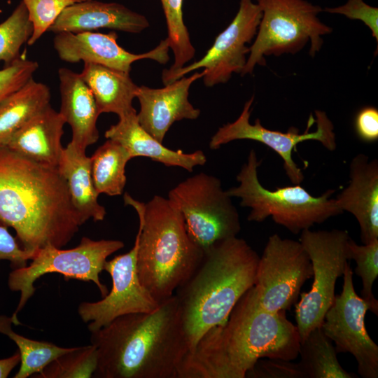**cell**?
Wrapping results in <instances>:
<instances>
[{"mask_svg": "<svg viewBox=\"0 0 378 378\" xmlns=\"http://www.w3.org/2000/svg\"><path fill=\"white\" fill-rule=\"evenodd\" d=\"M300 347L298 328L286 311L265 309L253 286L227 321L209 330L186 354L177 378H245L259 359L291 361Z\"/></svg>", "mask_w": 378, "mask_h": 378, "instance_id": "6da1fadb", "label": "cell"}, {"mask_svg": "<svg viewBox=\"0 0 378 378\" xmlns=\"http://www.w3.org/2000/svg\"><path fill=\"white\" fill-rule=\"evenodd\" d=\"M58 171L65 180L73 206L86 222L103 220L106 211L98 202L91 172V158L71 142L63 149Z\"/></svg>", "mask_w": 378, "mask_h": 378, "instance_id": "603a6c76", "label": "cell"}, {"mask_svg": "<svg viewBox=\"0 0 378 378\" xmlns=\"http://www.w3.org/2000/svg\"><path fill=\"white\" fill-rule=\"evenodd\" d=\"M323 11L341 14L350 20L362 21L371 31L372 36L378 43V8L371 6L363 0H348L340 6L325 8Z\"/></svg>", "mask_w": 378, "mask_h": 378, "instance_id": "e575fe53", "label": "cell"}, {"mask_svg": "<svg viewBox=\"0 0 378 378\" xmlns=\"http://www.w3.org/2000/svg\"><path fill=\"white\" fill-rule=\"evenodd\" d=\"M33 31L27 8L21 0L10 15L0 23V61L9 66L20 57L21 47Z\"/></svg>", "mask_w": 378, "mask_h": 378, "instance_id": "4dcf8cb0", "label": "cell"}, {"mask_svg": "<svg viewBox=\"0 0 378 378\" xmlns=\"http://www.w3.org/2000/svg\"><path fill=\"white\" fill-rule=\"evenodd\" d=\"M115 31L102 34L93 31L57 33L53 46L59 57L66 62H85L101 64L130 73L133 62L150 59L162 64L169 59V46L167 38L149 52L134 54L120 46Z\"/></svg>", "mask_w": 378, "mask_h": 378, "instance_id": "2e32d148", "label": "cell"}, {"mask_svg": "<svg viewBox=\"0 0 378 378\" xmlns=\"http://www.w3.org/2000/svg\"><path fill=\"white\" fill-rule=\"evenodd\" d=\"M90 158L92 178L97 194L122 195L126 183L125 167L132 159L128 151L115 141L107 139Z\"/></svg>", "mask_w": 378, "mask_h": 378, "instance_id": "484cf974", "label": "cell"}, {"mask_svg": "<svg viewBox=\"0 0 378 378\" xmlns=\"http://www.w3.org/2000/svg\"><path fill=\"white\" fill-rule=\"evenodd\" d=\"M35 252L24 250L7 227L0 225V260H9L13 270L21 268L27 265V261L33 258Z\"/></svg>", "mask_w": 378, "mask_h": 378, "instance_id": "8d00e7d4", "label": "cell"}, {"mask_svg": "<svg viewBox=\"0 0 378 378\" xmlns=\"http://www.w3.org/2000/svg\"><path fill=\"white\" fill-rule=\"evenodd\" d=\"M27 8L33 31L27 41L34 44L53 24L62 12L69 6L83 0H22Z\"/></svg>", "mask_w": 378, "mask_h": 378, "instance_id": "d6a6232c", "label": "cell"}, {"mask_svg": "<svg viewBox=\"0 0 378 378\" xmlns=\"http://www.w3.org/2000/svg\"><path fill=\"white\" fill-rule=\"evenodd\" d=\"M138 244L136 234L129 252L106 261L104 270L111 277V291L99 301L79 304L78 314L83 321L89 323L90 332L100 329L119 316L151 312L160 305L139 280L136 270Z\"/></svg>", "mask_w": 378, "mask_h": 378, "instance_id": "9a60e30c", "label": "cell"}, {"mask_svg": "<svg viewBox=\"0 0 378 378\" xmlns=\"http://www.w3.org/2000/svg\"><path fill=\"white\" fill-rule=\"evenodd\" d=\"M342 291L335 295L326 312L321 328L335 344L337 354L349 353L357 362L363 378L378 377V346L368 335L365 323L370 304L359 297L354 288L353 271L346 264Z\"/></svg>", "mask_w": 378, "mask_h": 378, "instance_id": "5bb4252c", "label": "cell"}, {"mask_svg": "<svg viewBox=\"0 0 378 378\" xmlns=\"http://www.w3.org/2000/svg\"><path fill=\"white\" fill-rule=\"evenodd\" d=\"M298 362L306 378H355L340 364L332 342L321 326L313 330L300 343Z\"/></svg>", "mask_w": 378, "mask_h": 378, "instance_id": "4316f807", "label": "cell"}, {"mask_svg": "<svg viewBox=\"0 0 378 378\" xmlns=\"http://www.w3.org/2000/svg\"><path fill=\"white\" fill-rule=\"evenodd\" d=\"M118 117V122L111 125L104 136L122 146L132 158L146 157L167 167H180L189 172L206 162V157L201 150L187 153L180 149L174 150L164 146L142 128L135 108Z\"/></svg>", "mask_w": 378, "mask_h": 378, "instance_id": "ffe728a7", "label": "cell"}, {"mask_svg": "<svg viewBox=\"0 0 378 378\" xmlns=\"http://www.w3.org/2000/svg\"><path fill=\"white\" fill-rule=\"evenodd\" d=\"M165 16L169 48L173 51L174 62L169 70L180 69L195 55L190 34L183 22V0H160Z\"/></svg>", "mask_w": 378, "mask_h": 378, "instance_id": "f546056e", "label": "cell"}, {"mask_svg": "<svg viewBox=\"0 0 378 378\" xmlns=\"http://www.w3.org/2000/svg\"><path fill=\"white\" fill-rule=\"evenodd\" d=\"M12 323L11 316L0 315V333L7 335L16 344L20 355V367L14 378H27L39 373L57 357L74 349L27 338L13 331Z\"/></svg>", "mask_w": 378, "mask_h": 378, "instance_id": "83f0119b", "label": "cell"}, {"mask_svg": "<svg viewBox=\"0 0 378 378\" xmlns=\"http://www.w3.org/2000/svg\"><path fill=\"white\" fill-rule=\"evenodd\" d=\"M342 211L351 214L360 229L363 244L378 240V161L355 155L349 166V182L336 197Z\"/></svg>", "mask_w": 378, "mask_h": 378, "instance_id": "ac0fdd59", "label": "cell"}, {"mask_svg": "<svg viewBox=\"0 0 378 378\" xmlns=\"http://www.w3.org/2000/svg\"><path fill=\"white\" fill-rule=\"evenodd\" d=\"M65 123L60 113L50 105L18 130L6 147L33 161L57 168L64 149L61 139Z\"/></svg>", "mask_w": 378, "mask_h": 378, "instance_id": "7402d4cb", "label": "cell"}, {"mask_svg": "<svg viewBox=\"0 0 378 378\" xmlns=\"http://www.w3.org/2000/svg\"><path fill=\"white\" fill-rule=\"evenodd\" d=\"M167 198L178 209L189 236L204 252L241 230L237 209L214 176L201 172L190 176L173 188Z\"/></svg>", "mask_w": 378, "mask_h": 378, "instance_id": "9c48e42d", "label": "cell"}, {"mask_svg": "<svg viewBox=\"0 0 378 378\" xmlns=\"http://www.w3.org/2000/svg\"><path fill=\"white\" fill-rule=\"evenodd\" d=\"M90 332L95 378H177L189 351L174 294L151 312L123 315Z\"/></svg>", "mask_w": 378, "mask_h": 378, "instance_id": "3957f363", "label": "cell"}, {"mask_svg": "<svg viewBox=\"0 0 378 378\" xmlns=\"http://www.w3.org/2000/svg\"><path fill=\"white\" fill-rule=\"evenodd\" d=\"M204 74V71L195 72L162 88L139 86L136 95L140 104L137 119L142 128L162 143L175 122L197 118L201 111L189 102V89L192 83L202 78Z\"/></svg>", "mask_w": 378, "mask_h": 378, "instance_id": "e0dca14e", "label": "cell"}, {"mask_svg": "<svg viewBox=\"0 0 378 378\" xmlns=\"http://www.w3.org/2000/svg\"><path fill=\"white\" fill-rule=\"evenodd\" d=\"M80 76L91 90L99 114L113 113L120 116L134 108L132 101L139 86L130 73L85 62Z\"/></svg>", "mask_w": 378, "mask_h": 378, "instance_id": "cb8c5ba5", "label": "cell"}, {"mask_svg": "<svg viewBox=\"0 0 378 378\" xmlns=\"http://www.w3.org/2000/svg\"><path fill=\"white\" fill-rule=\"evenodd\" d=\"M260 256L244 239L219 241L204 252L191 276L175 291L189 351L211 328L224 323L251 288Z\"/></svg>", "mask_w": 378, "mask_h": 378, "instance_id": "277c9868", "label": "cell"}, {"mask_svg": "<svg viewBox=\"0 0 378 378\" xmlns=\"http://www.w3.org/2000/svg\"><path fill=\"white\" fill-rule=\"evenodd\" d=\"M246 377L306 378L298 363L279 359H259Z\"/></svg>", "mask_w": 378, "mask_h": 378, "instance_id": "d590c367", "label": "cell"}, {"mask_svg": "<svg viewBox=\"0 0 378 378\" xmlns=\"http://www.w3.org/2000/svg\"><path fill=\"white\" fill-rule=\"evenodd\" d=\"M61 95L60 114L72 130L70 141L78 148H86L99 137L97 120L100 115L94 96L80 76L62 67L58 70Z\"/></svg>", "mask_w": 378, "mask_h": 378, "instance_id": "44dd1931", "label": "cell"}, {"mask_svg": "<svg viewBox=\"0 0 378 378\" xmlns=\"http://www.w3.org/2000/svg\"><path fill=\"white\" fill-rule=\"evenodd\" d=\"M346 230L301 232L300 241L310 258L314 281L307 293H301L295 305L297 328L302 342L315 328L321 327L325 315L333 303L337 279L343 276L349 260Z\"/></svg>", "mask_w": 378, "mask_h": 378, "instance_id": "30bf717a", "label": "cell"}, {"mask_svg": "<svg viewBox=\"0 0 378 378\" xmlns=\"http://www.w3.org/2000/svg\"><path fill=\"white\" fill-rule=\"evenodd\" d=\"M38 67L36 62L20 56L0 69V102L31 78Z\"/></svg>", "mask_w": 378, "mask_h": 378, "instance_id": "836d02e7", "label": "cell"}, {"mask_svg": "<svg viewBox=\"0 0 378 378\" xmlns=\"http://www.w3.org/2000/svg\"><path fill=\"white\" fill-rule=\"evenodd\" d=\"M84 223L57 168L0 147V225L14 229L24 250L62 248Z\"/></svg>", "mask_w": 378, "mask_h": 378, "instance_id": "7a4b0ae2", "label": "cell"}, {"mask_svg": "<svg viewBox=\"0 0 378 378\" xmlns=\"http://www.w3.org/2000/svg\"><path fill=\"white\" fill-rule=\"evenodd\" d=\"M312 275L310 258L300 241L272 234L256 270L254 288L260 304L271 312L290 309Z\"/></svg>", "mask_w": 378, "mask_h": 378, "instance_id": "7c38bea8", "label": "cell"}, {"mask_svg": "<svg viewBox=\"0 0 378 378\" xmlns=\"http://www.w3.org/2000/svg\"><path fill=\"white\" fill-rule=\"evenodd\" d=\"M261 162L255 150L251 149L237 175L239 186L226 190L231 197L241 200V206L251 209L248 220L262 222L271 217L276 224L298 234L343 213L335 198L331 197L335 192L333 189L315 197L300 184L272 190L265 188L258 176Z\"/></svg>", "mask_w": 378, "mask_h": 378, "instance_id": "8992f818", "label": "cell"}, {"mask_svg": "<svg viewBox=\"0 0 378 378\" xmlns=\"http://www.w3.org/2000/svg\"><path fill=\"white\" fill-rule=\"evenodd\" d=\"M49 88L33 78L0 102V147L36 115L50 106Z\"/></svg>", "mask_w": 378, "mask_h": 378, "instance_id": "d4e9b609", "label": "cell"}, {"mask_svg": "<svg viewBox=\"0 0 378 378\" xmlns=\"http://www.w3.org/2000/svg\"><path fill=\"white\" fill-rule=\"evenodd\" d=\"M149 25L144 15L121 4L83 0L66 7L48 31L80 33L106 28L137 34Z\"/></svg>", "mask_w": 378, "mask_h": 378, "instance_id": "d6986e66", "label": "cell"}, {"mask_svg": "<svg viewBox=\"0 0 378 378\" xmlns=\"http://www.w3.org/2000/svg\"><path fill=\"white\" fill-rule=\"evenodd\" d=\"M349 260L356 263V274L361 278V298L371 306V312L378 315V301L372 293L373 284L378 276V240L358 245L351 238L347 242Z\"/></svg>", "mask_w": 378, "mask_h": 378, "instance_id": "1f68e13d", "label": "cell"}, {"mask_svg": "<svg viewBox=\"0 0 378 378\" xmlns=\"http://www.w3.org/2000/svg\"><path fill=\"white\" fill-rule=\"evenodd\" d=\"M124 247L120 240H94L83 237L80 244L70 249L47 246L36 251L29 265L13 269L8 277V286L14 292H20V298L15 311L11 316L13 323H20L17 314L32 297L36 288L34 283L41 276L50 273L64 276V279L92 281L98 288L102 297L108 293L106 285L100 281L107 258Z\"/></svg>", "mask_w": 378, "mask_h": 378, "instance_id": "ba28073f", "label": "cell"}, {"mask_svg": "<svg viewBox=\"0 0 378 378\" xmlns=\"http://www.w3.org/2000/svg\"><path fill=\"white\" fill-rule=\"evenodd\" d=\"M97 349L90 344L74 347L48 364L34 378H90L97 367Z\"/></svg>", "mask_w": 378, "mask_h": 378, "instance_id": "f1b7e54d", "label": "cell"}, {"mask_svg": "<svg viewBox=\"0 0 378 378\" xmlns=\"http://www.w3.org/2000/svg\"><path fill=\"white\" fill-rule=\"evenodd\" d=\"M252 96L245 104L237 120L219 127L209 141V148L217 150L221 146L235 140L248 139L260 142L276 152L283 160L284 171L293 184H300L304 180L302 169L293 159V151L298 144L305 141H317L327 150L336 149L334 125L325 111L315 110L316 119L310 115L305 132L300 134L295 127L286 132L267 129L257 118L253 125L249 122Z\"/></svg>", "mask_w": 378, "mask_h": 378, "instance_id": "8fae6325", "label": "cell"}, {"mask_svg": "<svg viewBox=\"0 0 378 378\" xmlns=\"http://www.w3.org/2000/svg\"><path fill=\"white\" fill-rule=\"evenodd\" d=\"M257 4L262 15L241 76L252 74L256 65L265 66V56L294 55L309 41V54L314 57L322 47V36L332 31L318 18L322 8L307 1L257 0Z\"/></svg>", "mask_w": 378, "mask_h": 378, "instance_id": "52a82bcc", "label": "cell"}, {"mask_svg": "<svg viewBox=\"0 0 378 378\" xmlns=\"http://www.w3.org/2000/svg\"><path fill=\"white\" fill-rule=\"evenodd\" d=\"M354 130L358 139L365 143L378 140V110L372 106H364L356 114Z\"/></svg>", "mask_w": 378, "mask_h": 378, "instance_id": "74e56055", "label": "cell"}, {"mask_svg": "<svg viewBox=\"0 0 378 378\" xmlns=\"http://www.w3.org/2000/svg\"><path fill=\"white\" fill-rule=\"evenodd\" d=\"M124 202L139 216V280L160 304L191 276L201 263L204 251L190 238L181 213L168 198L155 195L143 203L125 193Z\"/></svg>", "mask_w": 378, "mask_h": 378, "instance_id": "5b68a950", "label": "cell"}, {"mask_svg": "<svg viewBox=\"0 0 378 378\" xmlns=\"http://www.w3.org/2000/svg\"><path fill=\"white\" fill-rule=\"evenodd\" d=\"M261 10L253 0H239L238 11L230 24L217 36L212 46L200 60L180 69H164L162 80L164 85L187 74L203 68V81L206 87L227 82L234 73L241 74L246 63L250 47L255 36Z\"/></svg>", "mask_w": 378, "mask_h": 378, "instance_id": "4fadbf2b", "label": "cell"}, {"mask_svg": "<svg viewBox=\"0 0 378 378\" xmlns=\"http://www.w3.org/2000/svg\"><path fill=\"white\" fill-rule=\"evenodd\" d=\"M20 363V355L18 351L8 358L0 359V378L8 377Z\"/></svg>", "mask_w": 378, "mask_h": 378, "instance_id": "f35d334b", "label": "cell"}]
</instances>
